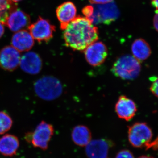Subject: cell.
<instances>
[{"label":"cell","instance_id":"obj_4","mask_svg":"<svg viewBox=\"0 0 158 158\" xmlns=\"http://www.w3.org/2000/svg\"><path fill=\"white\" fill-rule=\"evenodd\" d=\"M54 132L53 127L52 125L41 121L34 132L26 135L25 139L34 147L45 150L48 148L49 142L53 135Z\"/></svg>","mask_w":158,"mask_h":158},{"label":"cell","instance_id":"obj_3","mask_svg":"<svg viewBox=\"0 0 158 158\" xmlns=\"http://www.w3.org/2000/svg\"><path fill=\"white\" fill-rule=\"evenodd\" d=\"M34 90L40 98L46 101L56 99L61 95L62 87L61 82L54 77L40 78L34 84Z\"/></svg>","mask_w":158,"mask_h":158},{"label":"cell","instance_id":"obj_1","mask_svg":"<svg viewBox=\"0 0 158 158\" xmlns=\"http://www.w3.org/2000/svg\"><path fill=\"white\" fill-rule=\"evenodd\" d=\"M64 31L65 44L74 50L84 51L98 38V29L85 17H76Z\"/></svg>","mask_w":158,"mask_h":158},{"label":"cell","instance_id":"obj_21","mask_svg":"<svg viewBox=\"0 0 158 158\" xmlns=\"http://www.w3.org/2000/svg\"><path fill=\"white\" fill-rule=\"evenodd\" d=\"M93 12L94 7L91 6H85L82 10V12H83L84 15H85V17L88 19H90L92 16V15L93 14Z\"/></svg>","mask_w":158,"mask_h":158},{"label":"cell","instance_id":"obj_6","mask_svg":"<svg viewBox=\"0 0 158 158\" xmlns=\"http://www.w3.org/2000/svg\"><path fill=\"white\" fill-rule=\"evenodd\" d=\"M93 7V14L89 19L92 23H102L109 24L116 20L119 16V11L117 6L112 2Z\"/></svg>","mask_w":158,"mask_h":158},{"label":"cell","instance_id":"obj_11","mask_svg":"<svg viewBox=\"0 0 158 158\" xmlns=\"http://www.w3.org/2000/svg\"><path fill=\"white\" fill-rule=\"evenodd\" d=\"M113 142L106 139L90 141L86 146V154L88 158H106Z\"/></svg>","mask_w":158,"mask_h":158},{"label":"cell","instance_id":"obj_7","mask_svg":"<svg viewBox=\"0 0 158 158\" xmlns=\"http://www.w3.org/2000/svg\"><path fill=\"white\" fill-rule=\"evenodd\" d=\"M29 31L33 38L39 42H48L53 36L56 27L48 20L39 17L36 22L30 25Z\"/></svg>","mask_w":158,"mask_h":158},{"label":"cell","instance_id":"obj_14","mask_svg":"<svg viewBox=\"0 0 158 158\" xmlns=\"http://www.w3.org/2000/svg\"><path fill=\"white\" fill-rule=\"evenodd\" d=\"M76 7L73 3L66 2L57 8L56 13L62 30H65L69 24L76 17Z\"/></svg>","mask_w":158,"mask_h":158},{"label":"cell","instance_id":"obj_26","mask_svg":"<svg viewBox=\"0 0 158 158\" xmlns=\"http://www.w3.org/2000/svg\"><path fill=\"white\" fill-rule=\"evenodd\" d=\"M153 25L155 29L158 32V10L155 11V15L153 19Z\"/></svg>","mask_w":158,"mask_h":158},{"label":"cell","instance_id":"obj_24","mask_svg":"<svg viewBox=\"0 0 158 158\" xmlns=\"http://www.w3.org/2000/svg\"><path fill=\"white\" fill-rule=\"evenodd\" d=\"M145 148L146 150L152 148L154 150H158V136L155 141H151V142L147 144L145 146Z\"/></svg>","mask_w":158,"mask_h":158},{"label":"cell","instance_id":"obj_23","mask_svg":"<svg viewBox=\"0 0 158 158\" xmlns=\"http://www.w3.org/2000/svg\"><path fill=\"white\" fill-rule=\"evenodd\" d=\"M150 90L154 95L158 98V77L156 78L152 81Z\"/></svg>","mask_w":158,"mask_h":158},{"label":"cell","instance_id":"obj_5","mask_svg":"<svg viewBox=\"0 0 158 158\" xmlns=\"http://www.w3.org/2000/svg\"><path fill=\"white\" fill-rule=\"evenodd\" d=\"M128 139L134 147H145L151 141L152 131L145 123L138 122L129 127Z\"/></svg>","mask_w":158,"mask_h":158},{"label":"cell","instance_id":"obj_20","mask_svg":"<svg viewBox=\"0 0 158 158\" xmlns=\"http://www.w3.org/2000/svg\"><path fill=\"white\" fill-rule=\"evenodd\" d=\"M12 119L8 113L0 111V135L9 131L12 127Z\"/></svg>","mask_w":158,"mask_h":158},{"label":"cell","instance_id":"obj_19","mask_svg":"<svg viewBox=\"0 0 158 158\" xmlns=\"http://www.w3.org/2000/svg\"><path fill=\"white\" fill-rule=\"evenodd\" d=\"M16 8V5L11 0H0V21L4 25L9 13Z\"/></svg>","mask_w":158,"mask_h":158},{"label":"cell","instance_id":"obj_2","mask_svg":"<svg viewBox=\"0 0 158 158\" xmlns=\"http://www.w3.org/2000/svg\"><path fill=\"white\" fill-rule=\"evenodd\" d=\"M140 62L133 56L124 55L115 61L112 67L113 74L125 80H132L138 76L141 72Z\"/></svg>","mask_w":158,"mask_h":158},{"label":"cell","instance_id":"obj_25","mask_svg":"<svg viewBox=\"0 0 158 158\" xmlns=\"http://www.w3.org/2000/svg\"><path fill=\"white\" fill-rule=\"evenodd\" d=\"M89 1L91 4L102 5L113 2V0H89Z\"/></svg>","mask_w":158,"mask_h":158},{"label":"cell","instance_id":"obj_13","mask_svg":"<svg viewBox=\"0 0 158 158\" xmlns=\"http://www.w3.org/2000/svg\"><path fill=\"white\" fill-rule=\"evenodd\" d=\"M115 110L117 116L121 119L129 121L134 117L137 109L135 102L127 97H119L116 106Z\"/></svg>","mask_w":158,"mask_h":158},{"label":"cell","instance_id":"obj_22","mask_svg":"<svg viewBox=\"0 0 158 158\" xmlns=\"http://www.w3.org/2000/svg\"><path fill=\"white\" fill-rule=\"evenodd\" d=\"M116 158H135L133 154L128 150H123L118 152Z\"/></svg>","mask_w":158,"mask_h":158},{"label":"cell","instance_id":"obj_16","mask_svg":"<svg viewBox=\"0 0 158 158\" xmlns=\"http://www.w3.org/2000/svg\"><path fill=\"white\" fill-rule=\"evenodd\" d=\"M19 146V140L14 135L8 134L0 138V154L5 156L16 155Z\"/></svg>","mask_w":158,"mask_h":158},{"label":"cell","instance_id":"obj_29","mask_svg":"<svg viewBox=\"0 0 158 158\" xmlns=\"http://www.w3.org/2000/svg\"><path fill=\"white\" fill-rule=\"evenodd\" d=\"M138 158H154L152 157L149 156H141L140 157Z\"/></svg>","mask_w":158,"mask_h":158},{"label":"cell","instance_id":"obj_18","mask_svg":"<svg viewBox=\"0 0 158 158\" xmlns=\"http://www.w3.org/2000/svg\"><path fill=\"white\" fill-rule=\"evenodd\" d=\"M133 56L139 62L146 60L150 56L151 50L148 44L143 39H136L132 44Z\"/></svg>","mask_w":158,"mask_h":158},{"label":"cell","instance_id":"obj_27","mask_svg":"<svg viewBox=\"0 0 158 158\" xmlns=\"http://www.w3.org/2000/svg\"><path fill=\"white\" fill-rule=\"evenodd\" d=\"M5 32L4 25L0 21V38L2 37Z\"/></svg>","mask_w":158,"mask_h":158},{"label":"cell","instance_id":"obj_30","mask_svg":"<svg viewBox=\"0 0 158 158\" xmlns=\"http://www.w3.org/2000/svg\"><path fill=\"white\" fill-rule=\"evenodd\" d=\"M11 1H12V2H13L16 3L21 1V0H11Z\"/></svg>","mask_w":158,"mask_h":158},{"label":"cell","instance_id":"obj_9","mask_svg":"<svg viewBox=\"0 0 158 158\" xmlns=\"http://www.w3.org/2000/svg\"><path fill=\"white\" fill-rule=\"evenodd\" d=\"M30 24L31 19L28 15L16 8L9 13L5 25L15 33L28 27Z\"/></svg>","mask_w":158,"mask_h":158},{"label":"cell","instance_id":"obj_12","mask_svg":"<svg viewBox=\"0 0 158 158\" xmlns=\"http://www.w3.org/2000/svg\"><path fill=\"white\" fill-rule=\"evenodd\" d=\"M19 65L21 69L26 73L37 74L42 69V60L36 53L28 52L24 54L21 58Z\"/></svg>","mask_w":158,"mask_h":158},{"label":"cell","instance_id":"obj_17","mask_svg":"<svg viewBox=\"0 0 158 158\" xmlns=\"http://www.w3.org/2000/svg\"><path fill=\"white\" fill-rule=\"evenodd\" d=\"M71 136L74 143L81 147L87 146L91 141L90 130L85 126L78 125L74 127Z\"/></svg>","mask_w":158,"mask_h":158},{"label":"cell","instance_id":"obj_31","mask_svg":"<svg viewBox=\"0 0 158 158\" xmlns=\"http://www.w3.org/2000/svg\"></svg>","mask_w":158,"mask_h":158},{"label":"cell","instance_id":"obj_10","mask_svg":"<svg viewBox=\"0 0 158 158\" xmlns=\"http://www.w3.org/2000/svg\"><path fill=\"white\" fill-rule=\"evenodd\" d=\"M21 56L19 51L12 46H7L0 51V67L4 70H14L19 65Z\"/></svg>","mask_w":158,"mask_h":158},{"label":"cell","instance_id":"obj_15","mask_svg":"<svg viewBox=\"0 0 158 158\" xmlns=\"http://www.w3.org/2000/svg\"><path fill=\"white\" fill-rule=\"evenodd\" d=\"M34 39L28 31L15 32L11 38V46L19 52L30 50L34 45Z\"/></svg>","mask_w":158,"mask_h":158},{"label":"cell","instance_id":"obj_28","mask_svg":"<svg viewBox=\"0 0 158 158\" xmlns=\"http://www.w3.org/2000/svg\"><path fill=\"white\" fill-rule=\"evenodd\" d=\"M151 4L153 7L158 10V0H152Z\"/></svg>","mask_w":158,"mask_h":158},{"label":"cell","instance_id":"obj_8","mask_svg":"<svg viewBox=\"0 0 158 158\" xmlns=\"http://www.w3.org/2000/svg\"><path fill=\"white\" fill-rule=\"evenodd\" d=\"M84 52L86 61L94 67L102 65L107 57V48L103 43L100 41H96L91 44Z\"/></svg>","mask_w":158,"mask_h":158}]
</instances>
